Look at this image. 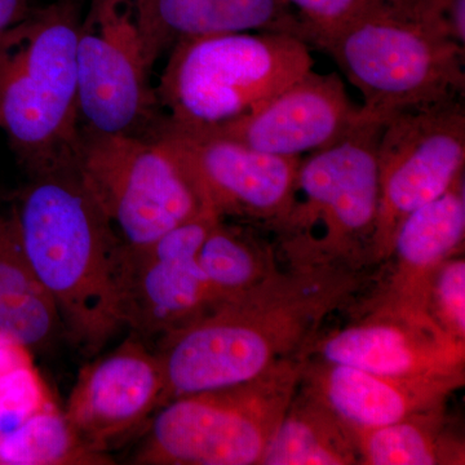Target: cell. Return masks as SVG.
Wrapping results in <instances>:
<instances>
[{
  "mask_svg": "<svg viewBox=\"0 0 465 465\" xmlns=\"http://www.w3.org/2000/svg\"><path fill=\"white\" fill-rule=\"evenodd\" d=\"M216 219L202 210L148 244L119 243L113 287L124 329L142 339L162 338L211 307L198 252Z\"/></svg>",
  "mask_w": 465,
  "mask_h": 465,
  "instance_id": "7c38bea8",
  "label": "cell"
},
{
  "mask_svg": "<svg viewBox=\"0 0 465 465\" xmlns=\"http://www.w3.org/2000/svg\"><path fill=\"white\" fill-rule=\"evenodd\" d=\"M30 180L12 207L34 273L54 299L64 330L96 354L121 331L113 268L118 235L84 188L74 161Z\"/></svg>",
  "mask_w": 465,
  "mask_h": 465,
  "instance_id": "7a4b0ae2",
  "label": "cell"
},
{
  "mask_svg": "<svg viewBox=\"0 0 465 465\" xmlns=\"http://www.w3.org/2000/svg\"><path fill=\"white\" fill-rule=\"evenodd\" d=\"M82 127L142 134L159 105L128 0H92L76 45Z\"/></svg>",
  "mask_w": 465,
  "mask_h": 465,
  "instance_id": "8fae6325",
  "label": "cell"
},
{
  "mask_svg": "<svg viewBox=\"0 0 465 465\" xmlns=\"http://www.w3.org/2000/svg\"><path fill=\"white\" fill-rule=\"evenodd\" d=\"M112 458L79 439L56 401L0 436V465H105Z\"/></svg>",
  "mask_w": 465,
  "mask_h": 465,
  "instance_id": "603a6c76",
  "label": "cell"
},
{
  "mask_svg": "<svg viewBox=\"0 0 465 465\" xmlns=\"http://www.w3.org/2000/svg\"><path fill=\"white\" fill-rule=\"evenodd\" d=\"M153 66L176 43L231 33H282L307 41L286 0H128Z\"/></svg>",
  "mask_w": 465,
  "mask_h": 465,
  "instance_id": "e0dca14e",
  "label": "cell"
},
{
  "mask_svg": "<svg viewBox=\"0 0 465 465\" xmlns=\"http://www.w3.org/2000/svg\"><path fill=\"white\" fill-rule=\"evenodd\" d=\"M182 171L202 210L275 231L295 201L302 157H280L163 119L149 134Z\"/></svg>",
  "mask_w": 465,
  "mask_h": 465,
  "instance_id": "9c48e42d",
  "label": "cell"
},
{
  "mask_svg": "<svg viewBox=\"0 0 465 465\" xmlns=\"http://www.w3.org/2000/svg\"><path fill=\"white\" fill-rule=\"evenodd\" d=\"M465 376L406 378L375 374L308 356L302 387L353 430H369L445 407Z\"/></svg>",
  "mask_w": 465,
  "mask_h": 465,
  "instance_id": "2e32d148",
  "label": "cell"
},
{
  "mask_svg": "<svg viewBox=\"0 0 465 465\" xmlns=\"http://www.w3.org/2000/svg\"><path fill=\"white\" fill-rule=\"evenodd\" d=\"M307 358H290L250 381L170 401L158 410L134 463L259 465L298 393Z\"/></svg>",
  "mask_w": 465,
  "mask_h": 465,
  "instance_id": "52a82bcc",
  "label": "cell"
},
{
  "mask_svg": "<svg viewBox=\"0 0 465 465\" xmlns=\"http://www.w3.org/2000/svg\"><path fill=\"white\" fill-rule=\"evenodd\" d=\"M155 88L166 121L206 128L246 114L314 66L311 48L282 33H231L176 43Z\"/></svg>",
  "mask_w": 465,
  "mask_h": 465,
  "instance_id": "8992f818",
  "label": "cell"
},
{
  "mask_svg": "<svg viewBox=\"0 0 465 465\" xmlns=\"http://www.w3.org/2000/svg\"><path fill=\"white\" fill-rule=\"evenodd\" d=\"M465 110L460 99L406 110L382 125L378 145L379 211L374 262L387 260L401 223L464 174Z\"/></svg>",
  "mask_w": 465,
  "mask_h": 465,
  "instance_id": "30bf717a",
  "label": "cell"
},
{
  "mask_svg": "<svg viewBox=\"0 0 465 465\" xmlns=\"http://www.w3.org/2000/svg\"><path fill=\"white\" fill-rule=\"evenodd\" d=\"M309 356L381 375L465 376V341L440 329L421 305L387 293L362 317L318 338Z\"/></svg>",
  "mask_w": 465,
  "mask_h": 465,
  "instance_id": "4fadbf2b",
  "label": "cell"
},
{
  "mask_svg": "<svg viewBox=\"0 0 465 465\" xmlns=\"http://www.w3.org/2000/svg\"><path fill=\"white\" fill-rule=\"evenodd\" d=\"M298 9L308 45H321L371 7L376 0H286Z\"/></svg>",
  "mask_w": 465,
  "mask_h": 465,
  "instance_id": "484cf974",
  "label": "cell"
},
{
  "mask_svg": "<svg viewBox=\"0 0 465 465\" xmlns=\"http://www.w3.org/2000/svg\"><path fill=\"white\" fill-rule=\"evenodd\" d=\"M163 393L157 351L133 335L82 369L64 412L88 448L108 455L110 446L161 409Z\"/></svg>",
  "mask_w": 465,
  "mask_h": 465,
  "instance_id": "5bb4252c",
  "label": "cell"
},
{
  "mask_svg": "<svg viewBox=\"0 0 465 465\" xmlns=\"http://www.w3.org/2000/svg\"><path fill=\"white\" fill-rule=\"evenodd\" d=\"M259 465H360L353 428L300 385Z\"/></svg>",
  "mask_w": 465,
  "mask_h": 465,
  "instance_id": "ffe728a7",
  "label": "cell"
},
{
  "mask_svg": "<svg viewBox=\"0 0 465 465\" xmlns=\"http://www.w3.org/2000/svg\"><path fill=\"white\" fill-rule=\"evenodd\" d=\"M358 112L341 76L312 69L246 114L197 130L256 152L295 158L341 140L357 124Z\"/></svg>",
  "mask_w": 465,
  "mask_h": 465,
  "instance_id": "9a60e30c",
  "label": "cell"
},
{
  "mask_svg": "<svg viewBox=\"0 0 465 465\" xmlns=\"http://www.w3.org/2000/svg\"><path fill=\"white\" fill-rule=\"evenodd\" d=\"M445 407L403 420L353 430L360 465L464 464V446L446 430Z\"/></svg>",
  "mask_w": 465,
  "mask_h": 465,
  "instance_id": "44dd1931",
  "label": "cell"
},
{
  "mask_svg": "<svg viewBox=\"0 0 465 465\" xmlns=\"http://www.w3.org/2000/svg\"><path fill=\"white\" fill-rule=\"evenodd\" d=\"M318 47L362 94L358 122L464 96V48L425 25L410 0H376Z\"/></svg>",
  "mask_w": 465,
  "mask_h": 465,
  "instance_id": "277c9868",
  "label": "cell"
},
{
  "mask_svg": "<svg viewBox=\"0 0 465 465\" xmlns=\"http://www.w3.org/2000/svg\"><path fill=\"white\" fill-rule=\"evenodd\" d=\"M465 237L464 174L439 198L405 217L388 259L393 260L384 292L421 305V293L434 269L463 250ZM423 307V305H421Z\"/></svg>",
  "mask_w": 465,
  "mask_h": 465,
  "instance_id": "ac0fdd59",
  "label": "cell"
},
{
  "mask_svg": "<svg viewBox=\"0 0 465 465\" xmlns=\"http://www.w3.org/2000/svg\"><path fill=\"white\" fill-rule=\"evenodd\" d=\"M198 262L210 292L211 307L237 298L278 271L271 244L250 229L216 219L202 242Z\"/></svg>",
  "mask_w": 465,
  "mask_h": 465,
  "instance_id": "7402d4cb",
  "label": "cell"
},
{
  "mask_svg": "<svg viewBox=\"0 0 465 465\" xmlns=\"http://www.w3.org/2000/svg\"><path fill=\"white\" fill-rule=\"evenodd\" d=\"M421 305L440 329L465 341V260L460 253L440 262L430 274Z\"/></svg>",
  "mask_w": 465,
  "mask_h": 465,
  "instance_id": "d4e9b609",
  "label": "cell"
},
{
  "mask_svg": "<svg viewBox=\"0 0 465 465\" xmlns=\"http://www.w3.org/2000/svg\"><path fill=\"white\" fill-rule=\"evenodd\" d=\"M74 166L122 243L148 244L202 211L182 171L153 137L82 127Z\"/></svg>",
  "mask_w": 465,
  "mask_h": 465,
  "instance_id": "ba28073f",
  "label": "cell"
},
{
  "mask_svg": "<svg viewBox=\"0 0 465 465\" xmlns=\"http://www.w3.org/2000/svg\"><path fill=\"white\" fill-rule=\"evenodd\" d=\"M362 282V269L289 265L162 336V407L185 394L250 381L284 360L309 356L327 318Z\"/></svg>",
  "mask_w": 465,
  "mask_h": 465,
  "instance_id": "6da1fadb",
  "label": "cell"
},
{
  "mask_svg": "<svg viewBox=\"0 0 465 465\" xmlns=\"http://www.w3.org/2000/svg\"><path fill=\"white\" fill-rule=\"evenodd\" d=\"M421 23L465 47V0H410Z\"/></svg>",
  "mask_w": 465,
  "mask_h": 465,
  "instance_id": "4316f807",
  "label": "cell"
},
{
  "mask_svg": "<svg viewBox=\"0 0 465 465\" xmlns=\"http://www.w3.org/2000/svg\"><path fill=\"white\" fill-rule=\"evenodd\" d=\"M50 388L34 363L33 351L0 339V436L54 403Z\"/></svg>",
  "mask_w": 465,
  "mask_h": 465,
  "instance_id": "cb8c5ba5",
  "label": "cell"
},
{
  "mask_svg": "<svg viewBox=\"0 0 465 465\" xmlns=\"http://www.w3.org/2000/svg\"><path fill=\"white\" fill-rule=\"evenodd\" d=\"M36 11L33 0H0V50L32 20Z\"/></svg>",
  "mask_w": 465,
  "mask_h": 465,
  "instance_id": "83f0119b",
  "label": "cell"
},
{
  "mask_svg": "<svg viewBox=\"0 0 465 465\" xmlns=\"http://www.w3.org/2000/svg\"><path fill=\"white\" fill-rule=\"evenodd\" d=\"M81 23L74 3L61 0L36 11L0 50V124L29 174L75 159Z\"/></svg>",
  "mask_w": 465,
  "mask_h": 465,
  "instance_id": "3957f363",
  "label": "cell"
},
{
  "mask_svg": "<svg viewBox=\"0 0 465 465\" xmlns=\"http://www.w3.org/2000/svg\"><path fill=\"white\" fill-rule=\"evenodd\" d=\"M381 124L357 122L300 162L295 201L274 232L289 265L374 264Z\"/></svg>",
  "mask_w": 465,
  "mask_h": 465,
  "instance_id": "5b68a950",
  "label": "cell"
},
{
  "mask_svg": "<svg viewBox=\"0 0 465 465\" xmlns=\"http://www.w3.org/2000/svg\"><path fill=\"white\" fill-rule=\"evenodd\" d=\"M63 332L60 312L27 262L12 210H0V339L34 351Z\"/></svg>",
  "mask_w": 465,
  "mask_h": 465,
  "instance_id": "d6986e66",
  "label": "cell"
}]
</instances>
